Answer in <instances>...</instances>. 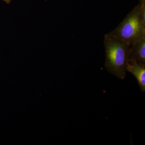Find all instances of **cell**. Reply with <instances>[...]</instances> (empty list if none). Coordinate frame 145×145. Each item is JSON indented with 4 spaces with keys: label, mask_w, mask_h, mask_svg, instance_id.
Returning a JSON list of instances; mask_svg holds the SVG:
<instances>
[{
    "label": "cell",
    "mask_w": 145,
    "mask_h": 145,
    "mask_svg": "<svg viewBox=\"0 0 145 145\" xmlns=\"http://www.w3.org/2000/svg\"><path fill=\"white\" fill-rule=\"evenodd\" d=\"M128 60L145 64V37L131 46Z\"/></svg>",
    "instance_id": "cell-4"
},
{
    "label": "cell",
    "mask_w": 145,
    "mask_h": 145,
    "mask_svg": "<svg viewBox=\"0 0 145 145\" xmlns=\"http://www.w3.org/2000/svg\"><path fill=\"white\" fill-rule=\"evenodd\" d=\"M127 71L132 73L137 79L140 89L145 91V64L137 62L134 60H128L127 63Z\"/></svg>",
    "instance_id": "cell-3"
},
{
    "label": "cell",
    "mask_w": 145,
    "mask_h": 145,
    "mask_svg": "<svg viewBox=\"0 0 145 145\" xmlns=\"http://www.w3.org/2000/svg\"><path fill=\"white\" fill-rule=\"evenodd\" d=\"M109 34L131 46L145 37L144 0H141L119 25Z\"/></svg>",
    "instance_id": "cell-1"
},
{
    "label": "cell",
    "mask_w": 145,
    "mask_h": 145,
    "mask_svg": "<svg viewBox=\"0 0 145 145\" xmlns=\"http://www.w3.org/2000/svg\"><path fill=\"white\" fill-rule=\"evenodd\" d=\"M4 1H5L6 2L8 3L10 1V0H4Z\"/></svg>",
    "instance_id": "cell-5"
},
{
    "label": "cell",
    "mask_w": 145,
    "mask_h": 145,
    "mask_svg": "<svg viewBox=\"0 0 145 145\" xmlns=\"http://www.w3.org/2000/svg\"><path fill=\"white\" fill-rule=\"evenodd\" d=\"M106 68L108 72L121 80L126 75V67L131 46L109 33L104 39Z\"/></svg>",
    "instance_id": "cell-2"
}]
</instances>
